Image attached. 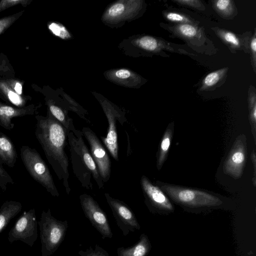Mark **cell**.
Returning a JSON list of instances; mask_svg holds the SVG:
<instances>
[{"instance_id":"30bf717a","label":"cell","mask_w":256,"mask_h":256,"mask_svg":"<svg viewBox=\"0 0 256 256\" xmlns=\"http://www.w3.org/2000/svg\"><path fill=\"white\" fill-rule=\"evenodd\" d=\"M101 104L108 120V128L106 136H101L100 138L111 156L118 162V145L116 120H118L123 126L126 119L122 113L109 103L103 102Z\"/></svg>"},{"instance_id":"d6a6232c","label":"cell","mask_w":256,"mask_h":256,"mask_svg":"<svg viewBox=\"0 0 256 256\" xmlns=\"http://www.w3.org/2000/svg\"><path fill=\"white\" fill-rule=\"evenodd\" d=\"M248 52L250 54L252 64L254 71L256 72V30L252 36Z\"/></svg>"},{"instance_id":"44dd1931","label":"cell","mask_w":256,"mask_h":256,"mask_svg":"<svg viewBox=\"0 0 256 256\" xmlns=\"http://www.w3.org/2000/svg\"><path fill=\"white\" fill-rule=\"evenodd\" d=\"M228 70V68H223L208 74L202 80L200 90H212L219 86L224 82Z\"/></svg>"},{"instance_id":"9c48e42d","label":"cell","mask_w":256,"mask_h":256,"mask_svg":"<svg viewBox=\"0 0 256 256\" xmlns=\"http://www.w3.org/2000/svg\"><path fill=\"white\" fill-rule=\"evenodd\" d=\"M82 132L90 146L91 156L96 164L102 180L104 183H106L110 177V158L99 138L92 129L84 126Z\"/></svg>"},{"instance_id":"ac0fdd59","label":"cell","mask_w":256,"mask_h":256,"mask_svg":"<svg viewBox=\"0 0 256 256\" xmlns=\"http://www.w3.org/2000/svg\"><path fill=\"white\" fill-rule=\"evenodd\" d=\"M18 159L14 146L10 138L0 132V164L12 168Z\"/></svg>"},{"instance_id":"ba28073f","label":"cell","mask_w":256,"mask_h":256,"mask_svg":"<svg viewBox=\"0 0 256 256\" xmlns=\"http://www.w3.org/2000/svg\"><path fill=\"white\" fill-rule=\"evenodd\" d=\"M104 195L123 236L140 230V224L134 212L126 204L112 197L108 193H104Z\"/></svg>"},{"instance_id":"f546056e","label":"cell","mask_w":256,"mask_h":256,"mask_svg":"<svg viewBox=\"0 0 256 256\" xmlns=\"http://www.w3.org/2000/svg\"><path fill=\"white\" fill-rule=\"evenodd\" d=\"M32 0H2L0 1V13L2 11L16 6L21 4L23 7H26Z\"/></svg>"},{"instance_id":"8fae6325","label":"cell","mask_w":256,"mask_h":256,"mask_svg":"<svg viewBox=\"0 0 256 256\" xmlns=\"http://www.w3.org/2000/svg\"><path fill=\"white\" fill-rule=\"evenodd\" d=\"M163 27L168 30L172 36L185 40L192 48L199 52H206L204 48L208 45V38L206 37L204 28L196 24H163Z\"/></svg>"},{"instance_id":"7c38bea8","label":"cell","mask_w":256,"mask_h":256,"mask_svg":"<svg viewBox=\"0 0 256 256\" xmlns=\"http://www.w3.org/2000/svg\"><path fill=\"white\" fill-rule=\"evenodd\" d=\"M170 192L176 201L189 207H210L222 204V202L218 198L198 190L180 189L176 192Z\"/></svg>"},{"instance_id":"d590c367","label":"cell","mask_w":256,"mask_h":256,"mask_svg":"<svg viewBox=\"0 0 256 256\" xmlns=\"http://www.w3.org/2000/svg\"><path fill=\"white\" fill-rule=\"evenodd\" d=\"M170 144V140L168 136H166L162 140L161 143V150L162 152H166L169 148Z\"/></svg>"},{"instance_id":"8992f818","label":"cell","mask_w":256,"mask_h":256,"mask_svg":"<svg viewBox=\"0 0 256 256\" xmlns=\"http://www.w3.org/2000/svg\"><path fill=\"white\" fill-rule=\"evenodd\" d=\"M38 224L35 210L24 211L9 232V242L20 240L30 246H33L38 236Z\"/></svg>"},{"instance_id":"603a6c76","label":"cell","mask_w":256,"mask_h":256,"mask_svg":"<svg viewBox=\"0 0 256 256\" xmlns=\"http://www.w3.org/2000/svg\"><path fill=\"white\" fill-rule=\"evenodd\" d=\"M212 5L216 12L226 19L233 18L237 14V9L234 0H214Z\"/></svg>"},{"instance_id":"484cf974","label":"cell","mask_w":256,"mask_h":256,"mask_svg":"<svg viewBox=\"0 0 256 256\" xmlns=\"http://www.w3.org/2000/svg\"><path fill=\"white\" fill-rule=\"evenodd\" d=\"M48 28L52 34L63 40H68L70 38V34L66 28L61 24L56 22H50L48 24Z\"/></svg>"},{"instance_id":"9a60e30c","label":"cell","mask_w":256,"mask_h":256,"mask_svg":"<svg viewBox=\"0 0 256 256\" xmlns=\"http://www.w3.org/2000/svg\"><path fill=\"white\" fill-rule=\"evenodd\" d=\"M212 30L232 52L240 50L248 52L251 32L240 35L218 27L212 28Z\"/></svg>"},{"instance_id":"5bb4252c","label":"cell","mask_w":256,"mask_h":256,"mask_svg":"<svg viewBox=\"0 0 256 256\" xmlns=\"http://www.w3.org/2000/svg\"><path fill=\"white\" fill-rule=\"evenodd\" d=\"M40 104H30L22 108L14 106L0 101V126L12 130L14 126V118L37 114Z\"/></svg>"},{"instance_id":"d4e9b609","label":"cell","mask_w":256,"mask_h":256,"mask_svg":"<svg viewBox=\"0 0 256 256\" xmlns=\"http://www.w3.org/2000/svg\"><path fill=\"white\" fill-rule=\"evenodd\" d=\"M163 16L166 20L176 24H190L197 25L198 22L188 16L177 12H164Z\"/></svg>"},{"instance_id":"3957f363","label":"cell","mask_w":256,"mask_h":256,"mask_svg":"<svg viewBox=\"0 0 256 256\" xmlns=\"http://www.w3.org/2000/svg\"><path fill=\"white\" fill-rule=\"evenodd\" d=\"M38 224L42 244V256H50L64 241L68 228L66 220L62 221L54 217L50 208L43 210Z\"/></svg>"},{"instance_id":"cb8c5ba5","label":"cell","mask_w":256,"mask_h":256,"mask_svg":"<svg viewBox=\"0 0 256 256\" xmlns=\"http://www.w3.org/2000/svg\"><path fill=\"white\" fill-rule=\"evenodd\" d=\"M128 6L122 2L111 5L107 10L104 16L106 20L114 21L122 19L126 16V11L128 12Z\"/></svg>"},{"instance_id":"7402d4cb","label":"cell","mask_w":256,"mask_h":256,"mask_svg":"<svg viewBox=\"0 0 256 256\" xmlns=\"http://www.w3.org/2000/svg\"><path fill=\"white\" fill-rule=\"evenodd\" d=\"M110 78L114 82L126 86H133L140 82V77L126 68H120L110 72Z\"/></svg>"},{"instance_id":"8d00e7d4","label":"cell","mask_w":256,"mask_h":256,"mask_svg":"<svg viewBox=\"0 0 256 256\" xmlns=\"http://www.w3.org/2000/svg\"><path fill=\"white\" fill-rule=\"evenodd\" d=\"M0 190H1V188H0Z\"/></svg>"},{"instance_id":"e0dca14e","label":"cell","mask_w":256,"mask_h":256,"mask_svg":"<svg viewBox=\"0 0 256 256\" xmlns=\"http://www.w3.org/2000/svg\"><path fill=\"white\" fill-rule=\"evenodd\" d=\"M41 93L45 96L48 111L68 132L77 133L79 130L75 128L72 120L68 116L64 108L58 104L46 94Z\"/></svg>"},{"instance_id":"277c9868","label":"cell","mask_w":256,"mask_h":256,"mask_svg":"<svg viewBox=\"0 0 256 256\" xmlns=\"http://www.w3.org/2000/svg\"><path fill=\"white\" fill-rule=\"evenodd\" d=\"M20 154L25 168L32 178L52 196L58 197L60 194L49 168L36 150L28 146H22Z\"/></svg>"},{"instance_id":"836d02e7","label":"cell","mask_w":256,"mask_h":256,"mask_svg":"<svg viewBox=\"0 0 256 256\" xmlns=\"http://www.w3.org/2000/svg\"><path fill=\"white\" fill-rule=\"evenodd\" d=\"M178 4L194 8L200 10H205V6L200 0H172Z\"/></svg>"},{"instance_id":"4316f807","label":"cell","mask_w":256,"mask_h":256,"mask_svg":"<svg viewBox=\"0 0 256 256\" xmlns=\"http://www.w3.org/2000/svg\"><path fill=\"white\" fill-rule=\"evenodd\" d=\"M24 10L0 18V35L3 34L24 14Z\"/></svg>"},{"instance_id":"e575fe53","label":"cell","mask_w":256,"mask_h":256,"mask_svg":"<svg viewBox=\"0 0 256 256\" xmlns=\"http://www.w3.org/2000/svg\"><path fill=\"white\" fill-rule=\"evenodd\" d=\"M244 160V153L240 151L234 152L232 156V160L234 164H242Z\"/></svg>"},{"instance_id":"f1b7e54d","label":"cell","mask_w":256,"mask_h":256,"mask_svg":"<svg viewBox=\"0 0 256 256\" xmlns=\"http://www.w3.org/2000/svg\"><path fill=\"white\" fill-rule=\"evenodd\" d=\"M78 254L80 256H110L108 252L98 244L95 245L94 248L90 246L85 251L80 250Z\"/></svg>"},{"instance_id":"5b68a950","label":"cell","mask_w":256,"mask_h":256,"mask_svg":"<svg viewBox=\"0 0 256 256\" xmlns=\"http://www.w3.org/2000/svg\"><path fill=\"white\" fill-rule=\"evenodd\" d=\"M15 73L0 74V98L6 104L22 108L29 104L32 98L24 94V82L16 78Z\"/></svg>"},{"instance_id":"d6986e66","label":"cell","mask_w":256,"mask_h":256,"mask_svg":"<svg viewBox=\"0 0 256 256\" xmlns=\"http://www.w3.org/2000/svg\"><path fill=\"white\" fill-rule=\"evenodd\" d=\"M151 248L152 245L148 236L143 233L134 244L127 248L119 247L116 252L118 256H146Z\"/></svg>"},{"instance_id":"52a82bcc","label":"cell","mask_w":256,"mask_h":256,"mask_svg":"<svg viewBox=\"0 0 256 256\" xmlns=\"http://www.w3.org/2000/svg\"><path fill=\"white\" fill-rule=\"evenodd\" d=\"M79 199L85 216L100 233L102 238H112V232L106 214L98 202L87 194H80Z\"/></svg>"},{"instance_id":"6da1fadb","label":"cell","mask_w":256,"mask_h":256,"mask_svg":"<svg viewBox=\"0 0 256 256\" xmlns=\"http://www.w3.org/2000/svg\"><path fill=\"white\" fill-rule=\"evenodd\" d=\"M36 137L48 163L69 194L71 191L68 183L69 163L65 150L69 132L48 110L46 116L36 114Z\"/></svg>"},{"instance_id":"83f0119b","label":"cell","mask_w":256,"mask_h":256,"mask_svg":"<svg viewBox=\"0 0 256 256\" xmlns=\"http://www.w3.org/2000/svg\"><path fill=\"white\" fill-rule=\"evenodd\" d=\"M248 101L250 117L254 124L256 118V88L253 86H250L249 88Z\"/></svg>"},{"instance_id":"4dcf8cb0","label":"cell","mask_w":256,"mask_h":256,"mask_svg":"<svg viewBox=\"0 0 256 256\" xmlns=\"http://www.w3.org/2000/svg\"><path fill=\"white\" fill-rule=\"evenodd\" d=\"M15 73L8 56L2 52L0 53V74Z\"/></svg>"},{"instance_id":"ffe728a7","label":"cell","mask_w":256,"mask_h":256,"mask_svg":"<svg viewBox=\"0 0 256 256\" xmlns=\"http://www.w3.org/2000/svg\"><path fill=\"white\" fill-rule=\"evenodd\" d=\"M22 205L20 202L6 200L0 208V233L5 228L11 219L22 210Z\"/></svg>"},{"instance_id":"2e32d148","label":"cell","mask_w":256,"mask_h":256,"mask_svg":"<svg viewBox=\"0 0 256 256\" xmlns=\"http://www.w3.org/2000/svg\"><path fill=\"white\" fill-rule=\"evenodd\" d=\"M136 44L142 50L155 54L164 53L166 51L171 52H179L188 54L184 50L176 48L174 44L166 41L164 40L150 36H144L139 38L136 41Z\"/></svg>"},{"instance_id":"4fadbf2b","label":"cell","mask_w":256,"mask_h":256,"mask_svg":"<svg viewBox=\"0 0 256 256\" xmlns=\"http://www.w3.org/2000/svg\"><path fill=\"white\" fill-rule=\"evenodd\" d=\"M140 183L149 210L154 212L158 210L172 212L174 207L163 192L151 183L144 176L141 178Z\"/></svg>"},{"instance_id":"1f68e13d","label":"cell","mask_w":256,"mask_h":256,"mask_svg":"<svg viewBox=\"0 0 256 256\" xmlns=\"http://www.w3.org/2000/svg\"><path fill=\"white\" fill-rule=\"evenodd\" d=\"M14 184L12 178L0 164V188L2 190H6L9 184Z\"/></svg>"},{"instance_id":"7a4b0ae2","label":"cell","mask_w":256,"mask_h":256,"mask_svg":"<svg viewBox=\"0 0 256 256\" xmlns=\"http://www.w3.org/2000/svg\"><path fill=\"white\" fill-rule=\"evenodd\" d=\"M82 130L76 134L69 132L68 142L70 160L73 173L80 185L88 190H92V176L98 189L104 188V183L99 174L97 166L86 144Z\"/></svg>"}]
</instances>
